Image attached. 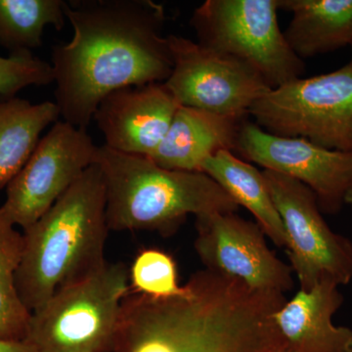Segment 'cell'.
<instances>
[{"label":"cell","instance_id":"cell-6","mask_svg":"<svg viewBox=\"0 0 352 352\" xmlns=\"http://www.w3.org/2000/svg\"><path fill=\"white\" fill-rule=\"evenodd\" d=\"M279 10V0H207L190 24L200 45L248 65L274 89L305 69L280 29Z\"/></svg>","mask_w":352,"mask_h":352},{"label":"cell","instance_id":"cell-15","mask_svg":"<svg viewBox=\"0 0 352 352\" xmlns=\"http://www.w3.org/2000/svg\"><path fill=\"white\" fill-rule=\"evenodd\" d=\"M245 120L180 106L161 144L148 157L166 170L201 171L208 157L235 152Z\"/></svg>","mask_w":352,"mask_h":352},{"label":"cell","instance_id":"cell-5","mask_svg":"<svg viewBox=\"0 0 352 352\" xmlns=\"http://www.w3.org/2000/svg\"><path fill=\"white\" fill-rule=\"evenodd\" d=\"M129 292V268L107 261L32 312L25 340L38 352H112Z\"/></svg>","mask_w":352,"mask_h":352},{"label":"cell","instance_id":"cell-2","mask_svg":"<svg viewBox=\"0 0 352 352\" xmlns=\"http://www.w3.org/2000/svg\"><path fill=\"white\" fill-rule=\"evenodd\" d=\"M109 231L105 182L98 164H94L23 233L16 287L31 314L60 289L107 263L104 251Z\"/></svg>","mask_w":352,"mask_h":352},{"label":"cell","instance_id":"cell-16","mask_svg":"<svg viewBox=\"0 0 352 352\" xmlns=\"http://www.w3.org/2000/svg\"><path fill=\"white\" fill-rule=\"evenodd\" d=\"M292 14L284 36L296 56L307 59L352 44V0H279Z\"/></svg>","mask_w":352,"mask_h":352},{"label":"cell","instance_id":"cell-21","mask_svg":"<svg viewBox=\"0 0 352 352\" xmlns=\"http://www.w3.org/2000/svg\"><path fill=\"white\" fill-rule=\"evenodd\" d=\"M132 293L153 298H170L185 295L186 284L178 283L177 265L173 256L157 248L141 250L129 268Z\"/></svg>","mask_w":352,"mask_h":352},{"label":"cell","instance_id":"cell-11","mask_svg":"<svg viewBox=\"0 0 352 352\" xmlns=\"http://www.w3.org/2000/svg\"><path fill=\"white\" fill-rule=\"evenodd\" d=\"M234 153L307 185L325 214H337L344 205L352 183V154L325 149L307 139L268 133L249 119L240 127Z\"/></svg>","mask_w":352,"mask_h":352},{"label":"cell","instance_id":"cell-22","mask_svg":"<svg viewBox=\"0 0 352 352\" xmlns=\"http://www.w3.org/2000/svg\"><path fill=\"white\" fill-rule=\"evenodd\" d=\"M53 82L51 64L34 57L29 51L0 56V98H11L25 87Z\"/></svg>","mask_w":352,"mask_h":352},{"label":"cell","instance_id":"cell-20","mask_svg":"<svg viewBox=\"0 0 352 352\" xmlns=\"http://www.w3.org/2000/svg\"><path fill=\"white\" fill-rule=\"evenodd\" d=\"M64 0H0V46L12 53L43 44L44 29L65 27Z\"/></svg>","mask_w":352,"mask_h":352},{"label":"cell","instance_id":"cell-24","mask_svg":"<svg viewBox=\"0 0 352 352\" xmlns=\"http://www.w3.org/2000/svg\"><path fill=\"white\" fill-rule=\"evenodd\" d=\"M344 205H349V207L352 208V183L351 187H349V191H347Z\"/></svg>","mask_w":352,"mask_h":352},{"label":"cell","instance_id":"cell-7","mask_svg":"<svg viewBox=\"0 0 352 352\" xmlns=\"http://www.w3.org/2000/svg\"><path fill=\"white\" fill-rule=\"evenodd\" d=\"M249 115L268 133L352 154V68L346 64L271 89Z\"/></svg>","mask_w":352,"mask_h":352},{"label":"cell","instance_id":"cell-18","mask_svg":"<svg viewBox=\"0 0 352 352\" xmlns=\"http://www.w3.org/2000/svg\"><path fill=\"white\" fill-rule=\"evenodd\" d=\"M59 117L54 102L32 104L16 96L0 98V190L19 173L41 140V132Z\"/></svg>","mask_w":352,"mask_h":352},{"label":"cell","instance_id":"cell-10","mask_svg":"<svg viewBox=\"0 0 352 352\" xmlns=\"http://www.w3.org/2000/svg\"><path fill=\"white\" fill-rule=\"evenodd\" d=\"M98 147L87 129L55 122L6 187L3 210L15 226H32L94 164Z\"/></svg>","mask_w":352,"mask_h":352},{"label":"cell","instance_id":"cell-8","mask_svg":"<svg viewBox=\"0 0 352 352\" xmlns=\"http://www.w3.org/2000/svg\"><path fill=\"white\" fill-rule=\"evenodd\" d=\"M286 235V249L300 289L323 280L338 285L352 281V243L333 232L322 217L318 201L307 185L289 176L263 170Z\"/></svg>","mask_w":352,"mask_h":352},{"label":"cell","instance_id":"cell-19","mask_svg":"<svg viewBox=\"0 0 352 352\" xmlns=\"http://www.w3.org/2000/svg\"><path fill=\"white\" fill-rule=\"evenodd\" d=\"M23 249V234L0 207V340L10 342L27 340L32 316L16 287Z\"/></svg>","mask_w":352,"mask_h":352},{"label":"cell","instance_id":"cell-17","mask_svg":"<svg viewBox=\"0 0 352 352\" xmlns=\"http://www.w3.org/2000/svg\"><path fill=\"white\" fill-rule=\"evenodd\" d=\"M238 206L249 210L268 239L286 247L283 222L278 214L263 171L232 151H220L208 157L201 168Z\"/></svg>","mask_w":352,"mask_h":352},{"label":"cell","instance_id":"cell-4","mask_svg":"<svg viewBox=\"0 0 352 352\" xmlns=\"http://www.w3.org/2000/svg\"><path fill=\"white\" fill-rule=\"evenodd\" d=\"M110 231L148 230L170 236L189 215L236 212L239 206L201 171L170 170L150 157L98 147Z\"/></svg>","mask_w":352,"mask_h":352},{"label":"cell","instance_id":"cell-9","mask_svg":"<svg viewBox=\"0 0 352 352\" xmlns=\"http://www.w3.org/2000/svg\"><path fill=\"white\" fill-rule=\"evenodd\" d=\"M173 71L164 85L180 106L245 120L271 88L238 60L182 36H168Z\"/></svg>","mask_w":352,"mask_h":352},{"label":"cell","instance_id":"cell-1","mask_svg":"<svg viewBox=\"0 0 352 352\" xmlns=\"http://www.w3.org/2000/svg\"><path fill=\"white\" fill-rule=\"evenodd\" d=\"M71 41L52 48L64 122L87 129L99 103L120 88L164 82L173 71L163 4L152 0L64 1Z\"/></svg>","mask_w":352,"mask_h":352},{"label":"cell","instance_id":"cell-23","mask_svg":"<svg viewBox=\"0 0 352 352\" xmlns=\"http://www.w3.org/2000/svg\"><path fill=\"white\" fill-rule=\"evenodd\" d=\"M0 352H38L36 347L27 340L23 342H10L0 340Z\"/></svg>","mask_w":352,"mask_h":352},{"label":"cell","instance_id":"cell-3","mask_svg":"<svg viewBox=\"0 0 352 352\" xmlns=\"http://www.w3.org/2000/svg\"><path fill=\"white\" fill-rule=\"evenodd\" d=\"M270 319L219 296L146 300L122 315L112 352H278Z\"/></svg>","mask_w":352,"mask_h":352},{"label":"cell","instance_id":"cell-14","mask_svg":"<svg viewBox=\"0 0 352 352\" xmlns=\"http://www.w3.org/2000/svg\"><path fill=\"white\" fill-rule=\"evenodd\" d=\"M339 287L323 280L283 303L274 316L280 352H352L351 329L333 322L344 302Z\"/></svg>","mask_w":352,"mask_h":352},{"label":"cell","instance_id":"cell-12","mask_svg":"<svg viewBox=\"0 0 352 352\" xmlns=\"http://www.w3.org/2000/svg\"><path fill=\"white\" fill-rule=\"evenodd\" d=\"M195 251L205 270L258 291L283 294L293 289L294 272L275 256L256 221L236 212L196 217Z\"/></svg>","mask_w":352,"mask_h":352},{"label":"cell","instance_id":"cell-25","mask_svg":"<svg viewBox=\"0 0 352 352\" xmlns=\"http://www.w3.org/2000/svg\"><path fill=\"white\" fill-rule=\"evenodd\" d=\"M351 61H349V66H351V68H352V44H351Z\"/></svg>","mask_w":352,"mask_h":352},{"label":"cell","instance_id":"cell-13","mask_svg":"<svg viewBox=\"0 0 352 352\" xmlns=\"http://www.w3.org/2000/svg\"><path fill=\"white\" fill-rule=\"evenodd\" d=\"M179 107L164 82H153L111 92L99 103L94 118L110 149L150 157Z\"/></svg>","mask_w":352,"mask_h":352}]
</instances>
